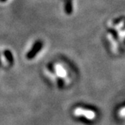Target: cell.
Returning <instances> with one entry per match:
<instances>
[{
  "label": "cell",
  "instance_id": "1",
  "mask_svg": "<svg viewBox=\"0 0 125 125\" xmlns=\"http://www.w3.org/2000/svg\"><path fill=\"white\" fill-rule=\"evenodd\" d=\"M75 114L77 115H85L88 119H93L94 118V113L90 110H85L83 109H77L75 111Z\"/></svg>",
  "mask_w": 125,
  "mask_h": 125
},
{
  "label": "cell",
  "instance_id": "2",
  "mask_svg": "<svg viewBox=\"0 0 125 125\" xmlns=\"http://www.w3.org/2000/svg\"><path fill=\"white\" fill-rule=\"evenodd\" d=\"M57 71H58V72H59V75L64 76V74H65V71L62 69V67H61V68H59V69H57Z\"/></svg>",
  "mask_w": 125,
  "mask_h": 125
},
{
  "label": "cell",
  "instance_id": "3",
  "mask_svg": "<svg viewBox=\"0 0 125 125\" xmlns=\"http://www.w3.org/2000/svg\"><path fill=\"white\" fill-rule=\"evenodd\" d=\"M121 114H122V115H125V108H124V109L121 110Z\"/></svg>",
  "mask_w": 125,
  "mask_h": 125
}]
</instances>
